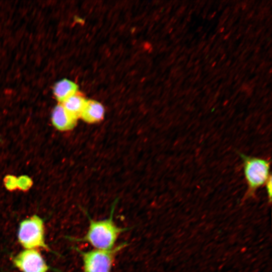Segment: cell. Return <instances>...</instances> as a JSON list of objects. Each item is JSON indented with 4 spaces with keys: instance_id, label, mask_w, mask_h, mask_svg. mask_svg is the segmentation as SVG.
I'll list each match as a JSON object with an SVG mask.
<instances>
[{
    "instance_id": "cell-1",
    "label": "cell",
    "mask_w": 272,
    "mask_h": 272,
    "mask_svg": "<svg viewBox=\"0 0 272 272\" xmlns=\"http://www.w3.org/2000/svg\"><path fill=\"white\" fill-rule=\"evenodd\" d=\"M116 201L111 208L108 219L94 220L87 214L89 225L86 234L77 240L86 242L94 249L110 250L113 248L119 235L126 229L118 227L113 220V213Z\"/></svg>"
},
{
    "instance_id": "cell-2",
    "label": "cell",
    "mask_w": 272,
    "mask_h": 272,
    "mask_svg": "<svg viewBox=\"0 0 272 272\" xmlns=\"http://www.w3.org/2000/svg\"><path fill=\"white\" fill-rule=\"evenodd\" d=\"M239 155L242 160L244 174L248 186L247 194L252 195L258 188L265 184L271 176L270 161L241 153Z\"/></svg>"
},
{
    "instance_id": "cell-3",
    "label": "cell",
    "mask_w": 272,
    "mask_h": 272,
    "mask_svg": "<svg viewBox=\"0 0 272 272\" xmlns=\"http://www.w3.org/2000/svg\"><path fill=\"white\" fill-rule=\"evenodd\" d=\"M126 244L122 243L110 250L83 251L77 248L82 258L83 272H111L115 256Z\"/></svg>"
},
{
    "instance_id": "cell-4",
    "label": "cell",
    "mask_w": 272,
    "mask_h": 272,
    "mask_svg": "<svg viewBox=\"0 0 272 272\" xmlns=\"http://www.w3.org/2000/svg\"><path fill=\"white\" fill-rule=\"evenodd\" d=\"M18 239L26 249L40 248L47 249L44 242L42 220L34 216L22 222L19 229Z\"/></svg>"
},
{
    "instance_id": "cell-5",
    "label": "cell",
    "mask_w": 272,
    "mask_h": 272,
    "mask_svg": "<svg viewBox=\"0 0 272 272\" xmlns=\"http://www.w3.org/2000/svg\"><path fill=\"white\" fill-rule=\"evenodd\" d=\"M15 265L23 272H47L48 267L36 249H26L16 256Z\"/></svg>"
},
{
    "instance_id": "cell-6",
    "label": "cell",
    "mask_w": 272,
    "mask_h": 272,
    "mask_svg": "<svg viewBox=\"0 0 272 272\" xmlns=\"http://www.w3.org/2000/svg\"><path fill=\"white\" fill-rule=\"evenodd\" d=\"M51 120L56 128L64 131L73 128L77 119L71 115L60 103L54 108Z\"/></svg>"
},
{
    "instance_id": "cell-7",
    "label": "cell",
    "mask_w": 272,
    "mask_h": 272,
    "mask_svg": "<svg viewBox=\"0 0 272 272\" xmlns=\"http://www.w3.org/2000/svg\"><path fill=\"white\" fill-rule=\"evenodd\" d=\"M104 113V108L100 103L87 100L80 117L86 122L94 123L102 120Z\"/></svg>"
},
{
    "instance_id": "cell-8",
    "label": "cell",
    "mask_w": 272,
    "mask_h": 272,
    "mask_svg": "<svg viewBox=\"0 0 272 272\" xmlns=\"http://www.w3.org/2000/svg\"><path fill=\"white\" fill-rule=\"evenodd\" d=\"M78 86L74 82L64 79L55 83L53 93L55 98L61 103L66 98L78 92Z\"/></svg>"
},
{
    "instance_id": "cell-9",
    "label": "cell",
    "mask_w": 272,
    "mask_h": 272,
    "mask_svg": "<svg viewBox=\"0 0 272 272\" xmlns=\"http://www.w3.org/2000/svg\"><path fill=\"white\" fill-rule=\"evenodd\" d=\"M87 100L78 92L66 98L61 105L73 117H80Z\"/></svg>"
},
{
    "instance_id": "cell-10",
    "label": "cell",
    "mask_w": 272,
    "mask_h": 272,
    "mask_svg": "<svg viewBox=\"0 0 272 272\" xmlns=\"http://www.w3.org/2000/svg\"><path fill=\"white\" fill-rule=\"evenodd\" d=\"M271 176L269 177L267 181H266L265 183L266 185V189L267 191V193L268 195V198L269 199V201L271 200V190H272V184H271Z\"/></svg>"
},
{
    "instance_id": "cell-11",
    "label": "cell",
    "mask_w": 272,
    "mask_h": 272,
    "mask_svg": "<svg viewBox=\"0 0 272 272\" xmlns=\"http://www.w3.org/2000/svg\"><path fill=\"white\" fill-rule=\"evenodd\" d=\"M29 182H30V180H28L27 181L26 178H22L21 179V180H18L17 183H18V186H20L21 187H22V188H23V187L25 188L26 187L27 188L28 185H29L27 183H29Z\"/></svg>"
},
{
    "instance_id": "cell-12",
    "label": "cell",
    "mask_w": 272,
    "mask_h": 272,
    "mask_svg": "<svg viewBox=\"0 0 272 272\" xmlns=\"http://www.w3.org/2000/svg\"><path fill=\"white\" fill-rule=\"evenodd\" d=\"M224 30V28H222L220 30V32L222 33Z\"/></svg>"
},
{
    "instance_id": "cell-13",
    "label": "cell",
    "mask_w": 272,
    "mask_h": 272,
    "mask_svg": "<svg viewBox=\"0 0 272 272\" xmlns=\"http://www.w3.org/2000/svg\"><path fill=\"white\" fill-rule=\"evenodd\" d=\"M215 63H216V62H215L213 63V64L212 65V66H213L215 65Z\"/></svg>"
}]
</instances>
